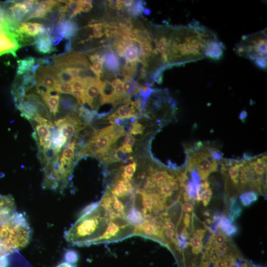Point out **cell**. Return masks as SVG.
I'll use <instances>...</instances> for the list:
<instances>
[{
	"label": "cell",
	"instance_id": "1",
	"mask_svg": "<svg viewBox=\"0 0 267 267\" xmlns=\"http://www.w3.org/2000/svg\"><path fill=\"white\" fill-rule=\"evenodd\" d=\"M216 36L212 31L194 20L187 25L173 28L169 47L170 67L183 65L205 58V45Z\"/></svg>",
	"mask_w": 267,
	"mask_h": 267
},
{
	"label": "cell",
	"instance_id": "2",
	"mask_svg": "<svg viewBox=\"0 0 267 267\" xmlns=\"http://www.w3.org/2000/svg\"><path fill=\"white\" fill-rule=\"evenodd\" d=\"M32 229L26 218L15 212L0 225V251L7 255L19 251L29 243Z\"/></svg>",
	"mask_w": 267,
	"mask_h": 267
},
{
	"label": "cell",
	"instance_id": "3",
	"mask_svg": "<svg viewBox=\"0 0 267 267\" xmlns=\"http://www.w3.org/2000/svg\"><path fill=\"white\" fill-rule=\"evenodd\" d=\"M240 56L253 61L257 58L267 57L266 29L250 35L242 36L233 48Z\"/></svg>",
	"mask_w": 267,
	"mask_h": 267
},
{
	"label": "cell",
	"instance_id": "4",
	"mask_svg": "<svg viewBox=\"0 0 267 267\" xmlns=\"http://www.w3.org/2000/svg\"><path fill=\"white\" fill-rule=\"evenodd\" d=\"M188 157L186 170L191 171L197 169L200 178L207 179L211 173L217 171L218 162L211 157L207 146L199 148L193 147L187 150Z\"/></svg>",
	"mask_w": 267,
	"mask_h": 267
},
{
	"label": "cell",
	"instance_id": "5",
	"mask_svg": "<svg viewBox=\"0 0 267 267\" xmlns=\"http://www.w3.org/2000/svg\"><path fill=\"white\" fill-rule=\"evenodd\" d=\"M38 0L9 1L4 2L2 7L7 19L14 28L32 12L39 4Z\"/></svg>",
	"mask_w": 267,
	"mask_h": 267
},
{
	"label": "cell",
	"instance_id": "6",
	"mask_svg": "<svg viewBox=\"0 0 267 267\" xmlns=\"http://www.w3.org/2000/svg\"><path fill=\"white\" fill-rule=\"evenodd\" d=\"M49 30V27H46L39 23L23 22L19 24L14 31L22 45V44L32 42V39L34 41L39 35L48 33Z\"/></svg>",
	"mask_w": 267,
	"mask_h": 267
},
{
	"label": "cell",
	"instance_id": "7",
	"mask_svg": "<svg viewBox=\"0 0 267 267\" xmlns=\"http://www.w3.org/2000/svg\"><path fill=\"white\" fill-rule=\"evenodd\" d=\"M53 67L55 68L75 67L90 69V64L85 56L80 53L71 52L58 55L53 58Z\"/></svg>",
	"mask_w": 267,
	"mask_h": 267
},
{
	"label": "cell",
	"instance_id": "8",
	"mask_svg": "<svg viewBox=\"0 0 267 267\" xmlns=\"http://www.w3.org/2000/svg\"><path fill=\"white\" fill-rule=\"evenodd\" d=\"M21 46L13 29L8 28L0 31V56L11 53L16 56V51Z\"/></svg>",
	"mask_w": 267,
	"mask_h": 267
},
{
	"label": "cell",
	"instance_id": "9",
	"mask_svg": "<svg viewBox=\"0 0 267 267\" xmlns=\"http://www.w3.org/2000/svg\"><path fill=\"white\" fill-rule=\"evenodd\" d=\"M37 84L42 85L51 91H55V88L59 82L56 71L52 66L40 65L35 73Z\"/></svg>",
	"mask_w": 267,
	"mask_h": 267
},
{
	"label": "cell",
	"instance_id": "10",
	"mask_svg": "<svg viewBox=\"0 0 267 267\" xmlns=\"http://www.w3.org/2000/svg\"><path fill=\"white\" fill-rule=\"evenodd\" d=\"M83 80L86 84V88L84 91L86 103L93 109L95 107V99L100 93L102 81L97 77H89Z\"/></svg>",
	"mask_w": 267,
	"mask_h": 267
},
{
	"label": "cell",
	"instance_id": "11",
	"mask_svg": "<svg viewBox=\"0 0 267 267\" xmlns=\"http://www.w3.org/2000/svg\"><path fill=\"white\" fill-rule=\"evenodd\" d=\"M225 49V46L217 36L209 40L204 48V54L206 58L214 61L221 59Z\"/></svg>",
	"mask_w": 267,
	"mask_h": 267
},
{
	"label": "cell",
	"instance_id": "12",
	"mask_svg": "<svg viewBox=\"0 0 267 267\" xmlns=\"http://www.w3.org/2000/svg\"><path fill=\"white\" fill-rule=\"evenodd\" d=\"M104 57V68L109 73L117 75L121 68L120 61L116 53L110 47H108L102 53Z\"/></svg>",
	"mask_w": 267,
	"mask_h": 267
},
{
	"label": "cell",
	"instance_id": "13",
	"mask_svg": "<svg viewBox=\"0 0 267 267\" xmlns=\"http://www.w3.org/2000/svg\"><path fill=\"white\" fill-rule=\"evenodd\" d=\"M16 205L11 195L0 194V225L15 212Z\"/></svg>",
	"mask_w": 267,
	"mask_h": 267
},
{
	"label": "cell",
	"instance_id": "14",
	"mask_svg": "<svg viewBox=\"0 0 267 267\" xmlns=\"http://www.w3.org/2000/svg\"><path fill=\"white\" fill-rule=\"evenodd\" d=\"M89 143L94 146L103 156L110 150V146L112 144L109 136L99 130L94 131Z\"/></svg>",
	"mask_w": 267,
	"mask_h": 267
},
{
	"label": "cell",
	"instance_id": "15",
	"mask_svg": "<svg viewBox=\"0 0 267 267\" xmlns=\"http://www.w3.org/2000/svg\"><path fill=\"white\" fill-rule=\"evenodd\" d=\"M33 44L36 50L42 54L50 53L55 49L52 45L49 33L39 35L35 39Z\"/></svg>",
	"mask_w": 267,
	"mask_h": 267
},
{
	"label": "cell",
	"instance_id": "16",
	"mask_svg": "<svg viewBox=\"0 0 267 267\" xmlns=\"http://www.w3.org/2000/svg\"><path fill=\"white\" fill-rule=\"evenodd\" d=\"M41 98L48 109L50 114L55 116L58 112L60 95L59 93H44L40 95Z\"/></svg>",
	"mask_w": 267,
	"mask_h": 267
},
{
	"label": "cell",
	"instance_id": "17",
	"mask_svg": "<svg viewBox=\"0 0 267 267\" xmlns=\"http://www.w3.org/2000/svg\"><path fill=\"white\" fill-rule=\"evenodd\" d=\"M99 100L100 104L113 102L115 100L114 88L107 80L102 81Z\"/></svg>",
	"mask_w": 267,
	"mask_h": 267
},
{
	"label": "cell",
	"instance_id": "18",
	"mask_svg": "<svg viewBox=\"0 0 267 267\" xmlns=\"http://www.w3.org/2000/svg\"><path fill=\"white\" fill-rule=\"evenodd\" d=\"M218 228L221 230L223 234L229 237L236 234L238 231L237 226L231 222L227 218L222 215L220 218Z\"/></svg>",
	"mask_w": 267,
	"mask_h": 267
},
{
	"label": "cell",
	"instance_id": "19",
	"mask_svg": "<svg viewBox=\"0 0 267 267\" xmlns=\"http://www.w3.org/2000/svg\"><path fill=\"white\" fill-rule=\"evenodd\" d=\"M253 157L251 160L248 161V164L252 168L255 173L261 176L267 174V155L261 157Z\"/></svg>",
	"mask_w": 267,
	"mask_h": 267
},
{
	"label": "cell",
	"instance_id": "20",
	"mask_svg": "<svg viewBox=\"0 0 267 267\" xmlns=\"http://www.w3.org/2000/svg\"><path fill=\"white\" fill-rule=\"evenodd\" d=\"M205 232L203 230L199 229L196 230L193 236L190 238L189 244L193 254H198L202 251L203 247L202 238Z\"/></svg>",
	"mask_w": 267,
	"mask_h": 267
},
{
	"label": "cell",
	"instance_id": "21",
	"mask_svg": "<svg viewBox=\"0 0 267 267\" xmlns=\"http://www.w3.org/2000/svg\"><path fill=\"white\" fill-rule=\"evenodd\" d=\"M35 62V58L31 56L17 60V75L20 76L30 72Z\"/></svg>",
	"mask_w": 267,
	"mask_h": 267
},
{
	"label": "cell",
	"instance_id": "22",
	"mask_svg": "<svg viewBox=\"0 0 267 267\" xmlns=\"http://www.w3.org/2000/svg\"><path fill=\"white\" fill-rule=\"evenodd\" d=\"M51 146L57 152L60 153L61 148L65 144L67 138L60 134L55 129L52 132Z\"/></svg>",
	"mask_w": 267,
	"mask_h": 267
},
{
	"label": "cell",
	"instance_id": "23",
	"mask_svg": "<svg viewBox=\"0 0 267 267\" xmlns=\"http://www.w3.org/2000/svg\"><path fill=\"white\" fill-rule=\"evenodd\" d=\"M134 42L127 46L125 50L124 57L126 62H135L139 60L138 47Z\"/></svg>",
	"mask_w": 267,
	"mask_h": 267
},
{
	"label": "cell",
	"instance_id": "24",
	"mask_svg": "<svg viewBox=\"0 0 267 267\" xmlns=\"http://www.w3.org/2000/svg\"><path fill=\"white\" fill-rule=\"evenodd\" d=\"M242 212L241 206L237 202V200L232 198L229 205L228 220L233 223L241 215Z\"/></svg>",
	"mask_w": 267,
	"mask_h": 267
},
{
	"label": "cell",
	"instance_id": "25",
	"mask_svg": "<svg viewBox=\"0 0 267 267\" xmlns=\"http://www.w3.org/2000/svg\"><path fill=\"white\" fill-rule=\"evenodd\" d=\"M11 94L15 104L22 101L26 95V90L19 83H14L11 89Z\"/></svg>",
	"mask_w": 267,
	"mask_h": 267
},
{
	"label": "cell",
	"instance_id": "26",
	"mask_svg": "<svg viewBox=\"0 0 267 267\" xmlns=\"http://www.w3.org/2000/svg\"><path fill=\"white\" fill-rule=\"evenodd\" d=\"M92 7L91 0H77L75 9L69 16V19L72 18L78 14L82 12H87L90 10Z\"/></svg>",
	"mask_w": 267,
	"mask_h": 267
},
{
	"label": "cell",
	"instance_id": "27",
	"mask_svg": "<svg viewBox=\"0 0 267 267\" xmlns=\"http://www.w3.org/2000/svg\"><path fill=\"white\" fill-rule=\"evenodd\" d=\"M258 199V195L254 191L245 192L239 197L240 203L244 207H249L255 202Z\"/></svg>",
	"mask_w": 267,
	"mask_h": 267
},
{
	"label": "cell",
	"instance_id": "28",
	"mask_svg": "<svg viewBox=\"0 0 267 267\" xmlns=\"http://www.w3.org/2000/svg\"><path fill=\"white\" fill-rule=\"evenodd\" d=\"M37 84L35 76L30 72L22 75L20 84L25 90H29Z\"/></svg>",
	"mask_w": 267,
	"mask_h": 267
},
{
	"label": "cell",
	"instance_id": "29",
	"mask_svg": "<svg viewBox=\"0 0 267 267\" xmlns=\"http://www.w3.org/2000/svg\"><path fill=\"white\" fill-rule=\"evenodd\" d=\"M57 4L58 0H42L39 2L37 8L47 15L51 12Z\"/></svg>",
	"mask_w": 267,
	"mask_h": 267
},
{
	"label": "cell",
	"instance_id": "30",
	"mask_svg": "<svg viewBox=\"0 0 267 267\" xmlns=\"http://www.w3.org/2000/svg\"><path fill=\"white\" fill-rule=\"evenodd\" d=\"M143 3V2L141 0L135 1L132 5L126 8V11L133 16H137L142 13L144 9Z\"/></svg>",
	"mask_w": 267,
	"mask_h": 267
},
{
	"label": "cell",
	"instance_id": "31",
	"mask_svg": "<svg viewBox=\"0 0 267 267\" xmlns=\"http://www.w3.org/2000/svg\"><path fill=\"white\" fill-rule=\"evenodd\" d=\"M137 164L133 162L123 167V171L120 174V177L123 178L130 179L136 171Z\"/></svg>",
	"mask_w": 267,
	"mask_h": 267
},
{
	"label": "cell",
	"instance_id": "32",
	"mask_svg": "<svg viewBox=\"0 0 267 267\" xmlns=\"http://www.w3.org/2000/svg\"><path fill=\"white\" fill-rule=\"evenodd\" d=\"M58 93L71 94L73 91V89L71 83L59 82L55 89Z\"/></svg>",
	"mask_w": 267,
	"mask_h": 267
},
{
	"label": "cell",
	"instance_id": "33",
	"mask_svg": "<svg viewBox=\"0 0 267 267\" xmlns=\"http://www.w3.org/2000/svg\"><path fill=\"white\" fill-rule=\"evenodd\" d=\"M207 148L211 158L214 161L216 162L221 161L222 158L223 153L220 150L210 146H207Z\"/></svg>",
	"mask_w": 267,
	"mask_h": 267
},
{
	"label": "cell",
	"instance_id": "34",
	"mask_svg": "<svg viewBox=\"0 0 267 267\" xmlns=\"http://www.w3.org/2000/svg\"><path fill=\"white\" fill-rule=\"evenodd\" d=\"M213 192L212 189L209 187L202 191L200 193L201 200H202L203 204L204 206H207L212 196Z\"/></svg>",
	"mask_w": 267,
	"mask_h": 267
},
{
	"label": "cell",
	"instance_id": "35",
	"mask_svg": "<svg viewBox=\"0 0 267 267\" xmlns=\"http://www.w3.org/2000/svg\"><path fill=\"white\" fill-rule=\"evenodd\" d=\"M90 69L91 71L99 78L102 76L103 72V64L101 60L92 63L90 64Z\"/></svg>",
	"mask_w": 267,
	"mask_h": 267
},
{
	"label": "cell",
	"instance_id": "36",
	"mask_svg": "<svg viewBox=\"0 0 267 267\" xmlns=\"http://www.w3.org/2000/svg\"><path fill=\"white\" fill-rule=\"evenodd\" d=\"M72 89L75 90L84 91L86 88L85 81L81 79H74L71 83Z\"/></svg>",
	"mask_w": 267,
	"mask_h": 267
},
{
	"label": "cell",
	"instance_id": "37",
	"mask_svg": "<svg viewBox=\"0 0 267 267\" xmlns=\"http://www.w3.org/2000/svg\"><path fill=\"white\" fill-rule=\"evenodd\" d=\"M229 251V248L226 243H222L216 246V252L218 257L222 256Z\"/></svg>",
	"mask_w": 267,
	"mask_h": 267
},
{
	"label": "cell",
	"instance_id": "38",
	"mask_svg": "<svg viewBox=\"0 0 267 267\" xmlns=\"http://www.w3.org/2000/svg\"><path fill=\"white\" fill-rule=\"evenodd\" d=\"M144 127L140 123L135 122L132 124L130 134H141L143 132Z\"/></svg>",
	"mask_w": 267,
	"mask_h": 267
},
{
	"label": "cell",
	"instance_id": "39",
	"mask_svg": "<svg viewBox=\"0 0 267 267\" xmlns=\"http://www.w3.org/2000/svg\"><path fill=\"white\" fill-rule=\"evenodd\" d=\"M71 94L77 99L78 103L81 105L86 103V97L84 91H79L73 90Z\"/></svg>",
	"mask_w": 267,
	"mask_h": 267
},
{
	"label": "cell",
	"instance_id": "40",
	"mask_svg": "<svg viewBox=\"0 0 267 267\" xmlns=\"http://www.w3.org/2000/svg\"><path fill=\"white\" fill-rule=\"evenodd\" d=\"M61 106L66 109H71L75 110L76 108V105L73 104V103L69 99L62 98L60 99Z\"/></svg>",
	"mask_w": 267,
	"mask_h": 267
},
{
	"label": "cell",
	"instance_id": "41",
	"mask_svg": "<svg viewBox=\"0 0 267 267\" xmlns=\"http://www.w3.org/2000/svg\"><path fill=\"white\" fill-rule=\"evenodd\" d=\"M254 63L261 69L267 68V57H262L256 59L253 61Z\"/></svg>",
	"mask_w": 267,
	"mask_h": 267
},
{
	"label": "cell",
	"instance_id": "42",
	"mask_svg": "<svg viewBox=\"0 0 267 267\" xmlns=\"http://www.w3.org/2000/svg\"><path fill=\"white\" fill-rule=\"evenodd\" d=\"M227 239L226 236L221 232H219L215 236L214 239V244L217 246L220 244L224 242Z\"/></svg>",
	"mask_w": 267,
	"mask_h": 267
},
{
	"label": "cell",
	"instance_id": "43",
	"mask_svg": "<svg viewBox=\"0 0 267 267\" xmlns=\"http://www.w3.org/2000/svg\"><path fill=\"white\" fill-rule=\"evenodd\" d=\"M182 211L185 213H189L191 212L193 209L192 204L189 202H185L181 205Z\"/></svg>",
	"mask_w": 267,
	"mask_h": 267
},
{
	"label": "cell",
	"instance_id": "44",
	"mask_svg": "<svg viewBox=\"0 0 267 267\" xmlns=\"http://www.w3.org/2000/svg\"><path fill=\"white\" fill-rule=\"evenodd\" d=\"M135 142V138L131 134H127L124 138V143L130 146H133Z\"/></svg>",
	"mask_w": 267,
	"mask_h": 267
},
{
	"label": "cell",
	"instance_id": "45",
	"mask_svg": "<svg viewBox=\"0 0 267 267\" xmlns=\"http://www.w3.org/2000/svg\"><path fill=\"white\" fill-rule=\"evenodd\" d=\"M121 152L124 154L130 153L133 152L131 146L123 144L118 148Z\"/></svg>",
	"mask_w": 267,
	"mask_h": 267
},
{
	"label": "cell",
	"instance_id": "46",
	"mask_svg": "<svg viewBox=\"0 0 267 267\" xmlns=\"http://www.w3.org/2000/svg\"><path fill=\"white\" fill-rule=\"evenodd\" d=\"M183 222L185 228L189 227L190 222V216L188 213H185L183 216Z\"/></svg>",
	"mask_w": 267,
	"mask_h": 267
},
{
	"label": "cell",
	"instance_id": "47",
	"mask_svg": "<svg viewBox=\"0 0 267 267\" xmlns=\"http://www.w3.org/2000/svg\"><path fill=\"white\" fill-rule=\"evenodd\" d=\"M56 267H76V266L73 265V263L69 261H64L60 263Z\"/></svg>",
	"mask_w": 267,
	"mask_h": 267
},
{
	"label": "cell",
	"instance_id": "48",
	"mask_svg": "<svg viewBox=\"0 0 267 267\" xmlns=\"http://www.w3.org/2000/svg\"><path fill=\"white\" fill-rule=\"evenodd\" d=\"M247 112L245 110H243L239 114V118L243 123H245L247 117Z\"/></svg>",
	"mask_w": 267,
	"mask_h": 267
},
{
	"label": "cell",
	"instance_id": "49",
	"mask_svg": "<svg viewBox=\"0 0 267 267\" xmlns=\"http://www.w3.org/2000/svg\"><path fill=\"white\" fill-rule=\"evenodd\" d=\"M124 8H128L133 5L134 0H120Z\"/></svg>",
	"mask_w": 267,
	"mask_h": 267
},
{
	"label": "cell",
	"instance_id": "50",
	"mask_svg": "<svg viewBox=\"0 0 267 267\" xmlns=\"http://www.w3.org/2000/svg\"><path fill=\"white\" fill-rule=\"evenodd\" d=\"M122 81L119 78H115L111 82V84L114 87L120 83Z\"/></svg>",
	"mask_w": 267,
	"mask_h": 267
},
{
	"label": "cell",
	"instance_id": "51",
	"mask_svg": "<svg viewBox=\"0 0 267 267\" xmlns=\"http://www.w3.org/2000/svg\"><path fill=\"white\" fill-rule=\"evenodd\" d=\"M143 12L144 13V14L149 15L151 13V11L149 9L147 8H144Z\"/></svg>",
	"mask_w": 267,
	"mask_h": 267
},
{
	"label": "cell",
	"instance_id": "52",
	"mask_svg": "<svg viewBox=\"0 0 267 267\" xmlns=\"http://www.w3.org/2000/svg\"><path fill=\"white\" fill-rule=\"evenodd\" d=\"M250 267H262L252 264L250 265Z\"/></svg>",
	"mask_w": 267,
	"mask_h": 267
}]
</instances>
